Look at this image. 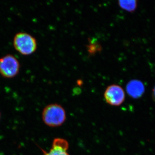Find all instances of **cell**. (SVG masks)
Wrapping results in <instances>:
<instances>
[{
    "label": "cell",
    "mask_w": 155,
    "mask_h": 155,
    "mask_svg": "<svg viewBox=\"0 0 155 155\" xmlns=\"http://www.w3.org/2000/svg\"><path fill=\"white\" fill-rule=\"evenodd\" d=\"M137 1H119V5L120 8L125 11L132 12L137 8Z\"/></svg>",
    "instance_id": "cell-7"
},
{
    "label": "cell",
    "mask_w": 155,
    "mask_h": 155,
    "mask_svg": "<svg viewBox=\"0 0 155 155\" xmlns=\"http://www.w3.org/2000/svg\"><path fill=\"white\" fill-rule=\"evenodd\" d=\"M126 90L130 97L137 99L140 97L143 94L145 87L143 84L140 81L133 80L127 84Z\"/></svg>",
    "instance_id": "cell-6"
},
{
    "label": "cell",
    "mask_w": 155,
    "mask_h": 155,
    "mask_svg": "<svg viewBox=\"0 0 155 155\" xmlns=\"http://www.w3.org/2000/svg\"><path fill=\"white\" fill-rule=\"evenodd\" d=\"M69 147L68 142L64 139L58 138L54 140L52 146L49 151H44V155H69L67 153Z\"/></svg>",
    "instance_id": "cell-5"
},
{
    "label": "cell",
    "mask_w": 155,
    "mask_h": 155,
    "mask_svg": "<svg viewBox=\"0 0 155 155\" xmlns=\"http://www.w3.org/2000/svg\"><path fill=\"white\" fill-rule=\"evenodd\" d=\"M152 96L153 99L155 101V86L154 88L153 89Z\"/></svg>",
    "instance_id": "cell-8"
},
{
    "label": "cell",
    "mask_w": 155,
    "mask_h": 155,
    "mask_svg": "<svg viewBox=\"0 0 155 155\" xmlns=\"http://www.w3.org/2000/svg\"><path fill=\"white\" fill-rule=\"evenodd\" d=\"M64 108L58 104H52L43 111L42 119L45 124L51 127H57L63 124L66 119Z\"/></svg>",
    "instance_id": "cell-2"
},
{
    "label": "cell",
    "mask_w": 155,
    "mask_h": 155,
    "mask_svg": "<svg viewBox=\"0 0 155 155\" xmlns=\"http://www.w3.org/2000/svg\"><path fill=\"white\" fill-rule=\"evenodd\" d=\"M13 45L18 53L23 56H29L36 51L37 41L34 37L27 32H19L13 39Z\"/></svg>",
    "instance_id": "cell-1"
},
{
    "label": "cell",
    "mask_w": 155,
    "mask_h": 155,
    "mask_svg": "<svg viewBox=\"0 0 155 155\" xmlns=\"http://www.w3.org/2000/svg\"><path fill=\"white\" fill-rule=\"evenodd\" d=\"M104 98L108 104L118 106L122 104L125 100V93L122 87L117 84H112L106 89Z\"/></svg>",
    "instance_id": "cell-4"
},
{
    "label": "cell",
    "mask_w": 155,
    "mask_h": 155,
    "mask_svg": "<svg viewBox=\"0 0 155 155\" xmlns=\"http://www.w3.org/2000/svg\"><path fill=\"white\" fill-rule=\"evenodd\" d=\"M20 69V63L13 55L8 54L0 58V75L2 77L14 78L18 75Z\"/></svg>",
    "instance_id": "cell-3"
}]
</instances>
